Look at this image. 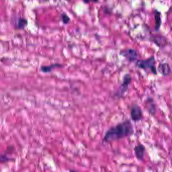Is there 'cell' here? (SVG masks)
I'll return each mask as SVG.
<instances>
[{
    "label": "cell",
    "instance_id": "cell-11",
    "mask_svg": "<svg viewBox=\"0 0 172 172\" xmlns=\"http://www.w3.org/2000/svg\"><path fill=\"white\" fill-rule=\"evenodd\" d=\"M62 67L61 64H52V65H49V66H43L41 68V70L44 72H50L53 68H59Z\"/></svg>",
    "mask_w": 172,
    "mask_h": 172
},
{
    "label": "cell",
    "instance_id": "cell-7",
    "mask_svg": "<svg viewBox=\"0 0 172 172\" xmlns=\"http://www.w3.org/2000/svg\"><path fill=\"white\" fill-rule=\"evenodd\" d=\"M157 70V72H160V74L162 76H168L171 74V67L168 63H160Z\"/></svg>",
    "mask_w": 172,
    "mask_h": 172
},
{
    "label": "cell",
    "instance_id": "cell-5",
    "mask_svg": "<svg viewBox=\"0 0 172 172\" xmlns=\"http://www.w3.org/2000/svg\"><path fill=\"white\" fill-rule=\"evenodd\" d=\"M120 54L130 62H135L138 57V53L133 49H127L120 52Z\"/></svg>",
    "mask_w": 172,
    "mask_h": 172
},
{
    "label": "cell",
    "instance_id": "cell-10",
    "mask_svg": "<svg viewBox=\"0 0 172 172\" xmlns=\"http://www.w3.org/2000/svg\"><path fill=\"white\" fill-rule=\"evenodd\" d=\"M28 25V21L26 19L23 18H18L15 24V28L17 29L22 30Z\"/></svg>",
    "mask_w": 172,
    "mask_h": 172
},
{
    "label": "cell",
    "instance_id": "cell-4",
    "mask_svg": "<svg viewBox=\"0 0 172 172\" xmlns=\"http://www.w3.org/2000/svg\"><path fill=\"white\" fill-rule=\"evenodd\" d=\"M130 117L134 122H138L143 118L142 109L137 104L132 106L130 109Z\"/></svg>",
    "mask_w": 172,
    "mask_h": 172
},
{
    "label": "cell",
    "instance_id": "cell-6",
    "mask_svg": "<svg viewBox=\"0 0 172 172\" xmlns=\"http://www.w3.org/2000/svg\"><path fill=\"white\" fill-rule=\"evenodd\" d=\"M146 151V150L145 146L142 143H138L134 147V152L136 158L139 161H142L144 160V154Z\"/></svg>",
    "mask_w": 172,
    "mask_h": 172
},
{
    "label": "cell",
    "instance_id": "cell-3",
    "mask_svg": "<svg viewBox=\"0 0 172 172\" xmlns=\"http://www.w3.org/2000/svg\"><path fill=\"white\" fill-rule=\"evenodd\" d=\"M132 81V77L129 74H126L124 76L122 83L119 86L114 96L117 99H121L124 97L125 94L127 92L129 85Z\"/></svg>",
    "mask_w": 172,
    "mask_h": 172
},
{
    "label": "cell",
    "instance_id": "cell-14",
    "mask_svg": "<svg viewBox=\"0 0 172 172\" xmlns=\"http://www.w3.org/2000/svg\"><path fill=\"white\" fill-rule=\"evenodd\" d=\"M15 151V147L13 146H9L7 147V149L5 153H6V154H12Z\"/></svg>",
    "mask_w": 172,
    "mask_h": 172
},
{
    "label": "cell",
    "instance_id": "cell-15",
    "mask_svg": "<svg viewBox=\"0 0 172 172\" xmlns=\"http://www.w3.org/2000/svg\"><path fill=\"white\" fill-rule=\"evenodd\" d=\"M99 0H83V2L85 4H89L91 2H94V3H97L98 2Z\"/></svg>",
    "mask_w": 172,
    "mask_h": 172
},
{
    "label": "cell",
    "instance_id": "cell-13",
    "mask_svg": "<svg viewBox=\"0 0 172 172\" xmlns=\"http://www.w3.org/2000/svg\"><path fill=\"white\" fill-rule=\"evenodd\" d=\"M62 21L64 24H67L70 21V18L65 13H63L61 15Z\"/></svg>",
    "mask_w": 172,
    "mask_h": 172
},
{
    "label": "cell",
    "instance_id": "cell-17",
    "mask_svg": "<svg viewBox=\"0 0 172 172\" xmlns=\"http://www.w3.org/2000/svg\"><path fill=\"white\" fill-rule=\"evenodd\" d=\"M49 0H43V2H46L48 1Z\"/></svg>",
    "mask_w": 172,
    "mask_h": 172
},
{
    "label": "cell",
    "instance_id": "cell-8",
    "mask_svg": "<svg viewBox=\"0 0 172 172\" xmlns=\"http://www.w3.org/2000/svg\"><path fill=\"white\" fill-rule=\"evenodd\" d=\"M146 103L148 107V111L150 114L154 115L156 111V106L154 102L153 99L151 98H148L146 100Z\"/></svg>",
    "mask_w": 172,
    "mask_h": 172
},
{
    "label": "cell",
    "instance_id": "cell-16",
    "mask_svg": "<svg viewBox=\"0 0 172 172\" xmlns=\"http://www.w3.org/2000/svg\"><path fill=\"white\" fill-rule=\"evenodd\" d=\"M69 172H79L78 171H76V170H75L70 169L69 170Z\"/></svg>",
    "mask_w": 172,
    "mask_h": 172
},
{
    "label": "cell",
    "instance_id": "cell-2",
    "mask_svg": "<svg viewBox=\"0 0 172 172\" xmlns=\"http://www.w3.org/2000/svg\"><path fill=\"white\" fill-rule=\"evenodd\" d=\"M136 62V65L140 69H144V71L150 70L154 75H157L156 61L155 57L152 56L146 60H137Z\"/></svg>",
    "mask_w": 172,
    "mask_h": 172
},
{
    "label": "cell",
    "instance_id": "cell-1",
    "mask_svg": "<svg viewBox=\"0 0 172 172\" xmlns=\"http://www.w3.org/2000/svg\"><path fill=\"white\" fill-rule=\"evenodd\" d=\"M134 132L133 125L130 120H126L110 128L105 133L102 139L103 143L120 140L133 135Z\"/></svg>",
    "mask_w": 172,
    "mask_h": 172
},
{
    "label": "cell",
    "instance_id": "cell-9",
    "mask_svg": "<svg viewBox=\"0 0 172 172\" xmlns=\"http://www.w3.org/2000/svg\"><path fill=\"white\" fill-rule=\"evenodd\" d=\"M154 22H155L154 30L155 31H158L162 24V20H161V13L157 10L154 12Z\"/></svg>",
    "mask_w": 172,
    "mask_h": 172
},
{
    "label": "cell",
    "instance_id": "cell-18",
    "mask_svg": "<svg viewBox=\"0 0 172 172\" xmlns=\"http://www.w3.org/2000/svg\"><path fill=\"white\" fill-rule=\"evenodd\" d=\"M127 172H129V171H127Z\"/></svg>",
    "mask_w": 172,
    "mask_h": 172
},
{
    "label": "cell",
    "instance_id": "cell-12",
    "mask_svg": "<svg viewBox=\"0 0 172 172\" xmlns=\"http://www.w3.org/2000/svg\"><path fill=\"white\" fill-rule=\"evenodd\" d=\"M12 158L9 157L6 153H4L0 154V164H5L10 161H12Z\"/></svg>",
    "mask_w": 172,
    "mask_h": 172
}]
</instances>
